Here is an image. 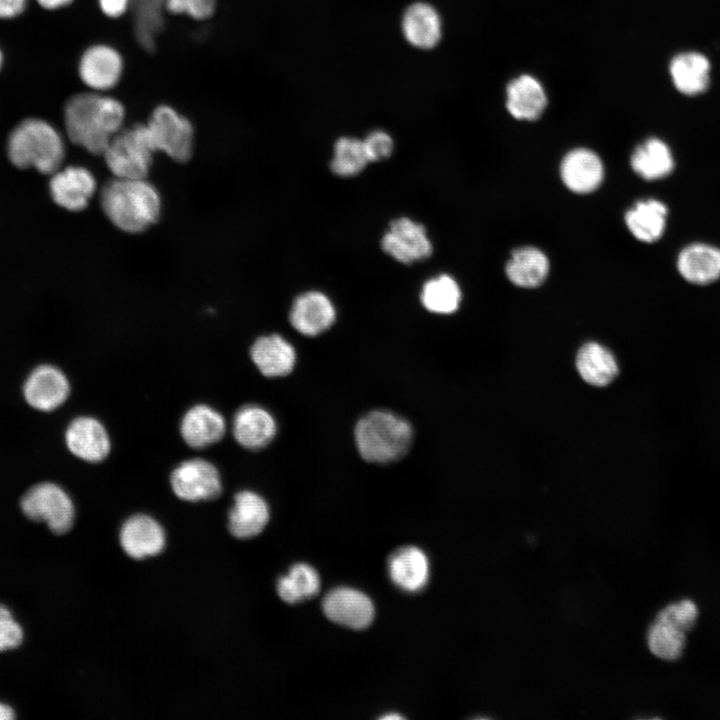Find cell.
<instances>
[{"label":"cell","instance_id":"obj_38","mask_svg":"<svg viewBox=\"0 0 720 720\" xmlns=\"http://www.w3.org/2000/svg\"><path fill=\"white\" fill-rule=\"evenodd\" d=\"M369 162L381 161L388 158L393 151V140L383 130L370 132L363 140Z\"/></svg>","mask_w":720,"mask_h":720},{"label":"cell","instance_id":"obj_28","mask_svg":"<svg viewBox=\"0 0 720 720\" xmlns=\"http://www.w3.org/2000/svg\"><path fill=\"white\" fill-rule=\"evenodd\" d=\"M709 60L698 52H683L670 63V74L676 89L689 96L704 92L709 85Z\"/></svg>","mask_w":720,"mask_h":720},{"label":"cell","instance_id":"obj_4","mask_svg":"<svg viewBox=\"0 0 720 720\" xmlns=\"http://www.w3.org/2000/svg\"><path fill=\"white\" fill-rule=\"evenodd\" d=\"M8 155L19 168L33 167L49 174L59 169L64 158V144L50 124L39 119H27L11 132Z\"/></svg>","mask_w":720,"mask_h":720},{"label":"cell","instance_id":"obj_7","mask_svg":"<svg viewBox=\"0 0 720 720\" xmlns=\"http://www.w3.org/2000/svg\"><path fill=\"white\" fill-rule=\"evenodd\" d=\"M155 152H164L176 161H187L193 148V127L190 121L168 105L154 109L145 124Z\"/></svg>","mask_w":720,"mask_h":720},{"label":"cell","instance_id":"obj_16","mask_svg":"<svg viewBox=\"0 0 720 720\" xmlns=\"http://www.w3.org/2000/svg\"><path fill=\"white\" fill-rule=\"evenodd\" d=\"M165 532L152 517L137 514L128 518L120 531V544L133 559L159 554L165 547Z\"/></svg>","mask_w":720,"mask_h":720},{"label":"cell","instance_id":"obj_29","mask_svg":"<svg viewBox=\"0 0 720 720\" xmlns=\"http://www.w3.org/2000/svg\"><path fill=\"white\" fill-rule=\"evenodd\" d=\"M505 270L514 285L533 288L545 281L549 272V261L541 250L523 247L513 251Z\"/></svg>","mask_w":720,"mask_h":720},{"label":"cell","instance_id":"obj_27","mask_svg":"<svg viewBox=\"0 0 720 720\" xmlns=\"http://www.w3.org/2000/svg\"><path fill=\"white\" fill-rule=\"evenodd\" d=\"M634 172L647 181L669 176L675 166L670 147L659 138H649L638 145L631 156Z\"/></svg>","mask_w":720,"mask_h":720},{"label":"cell","instance_id":"obj_1","mask_svg":"<svg viewBox=\"0 0 720 720\" xmlns=\"http://www.w3.org/2000/svg\"><path fill=\"white\" fill-rule=\"evenodd\" d=\"M69 139L87 151L102 155L122 129L125 109L120 101L96 93L72 96L64 110Z\"/></svg>","mask_w":720,"mask_h":720},{"label":"cell","instance_id":"obj_23","mask_svg":"<svg viewBox=\"0 0 720 720\" xmlns=\"http://www.w3.org/2000/svg\"><path fill=\"white\" fill-rule=\"evenodd\" d=\"M681 277L694 285H708L720 278V248L703 242L685 246L677 256Z\"/></svg>","mask_w":720,"mask_h":720},{"label":"cell","instance_id":"obj_14","mask_svg":"<svg viewBox=\"0 0 720 720\" xmlns=\"http://www.w3.org/2000/svg\"><path fill=\"white\" fill-rule=\"evenodd\" d=\"M123 69L119 52L111 46L99 44L89 47L79 63L81 80L93 90H107L116 85Z\"/></svg>","mask_w":720,"mask_h":720},{"label":"cell","instance_id":"obj_2","mask_svg":"<svg viewBox=\"0 0 720 720\" xmlns=\"http://www.w3.org/2000/svg\"><path fill=\"white\" fill-rule=\"evenodd\" d=\"M100 202L112 224L128 233L149 228L161 210L159 193L146 178L114 177L103 186Z\"/></svg>","mask_w":720,"mask_h":720},{"label":"cell","instance_id":"obj_36","mask_svg":"<svg viewBox=\"0 0 720 720\" xmlns=\"http://www.w3.org/2000/svg\"><path fill=\"white\" fill-rule=\"evenodd\" d=\"M24 639V631L14 618L10 609L0 603V652L19 647Z\"/></svg>","mask_w":720,"mask_h":720},{"label":"cell","instance_id":"obj_6","mask_svg":"<svg viewBox=\"0 0 720 720\" xmlns=\"http://www.w3.org/2000/svg\"><path fill=\"white\" fill-rule=\"evenodd\" d=\"M20 508L28 519L46 523L54 534H64L73 526L74 504L55 483L42 482L29 488L21 497Z\"/></svg>","mask_w":720,"mask_h":720},{"label":"cell","instance_id":"obj_21","mask_svg":"<svg viewBox=\"0 0 720 720\" xmlns=\"http://www.w3.org/2000/svg\"><path fill=\"white\" fill-rule=\"evenodd\" d=\"M269 521V507L262 496L254 491L242 490L235 494L234 504L228 513V529L238 539L260 534Z\"/></svg>","mask_w":720,"mask_h":720},{"label":"cell","instance_id":"obj_32","mask_svg":"<svg viewBox=\"0 0 720 720\" xmlns=\"http://www.w3.org/2000/svg\"><path fill=\"white\" fill-rule=\"evenodd\" d=\"M320 579L316 570L305 563L293 565L288 574L280 577L277 582L279 597L289 604L310 599L318 594Z\"/></svg>","mask_w":720,"mask_h":720},{"label":"cell","instance_id":"obj_25","mask_svg":"<svg viewBox=\"0 0 720 720\" xmlns=\"http://www.w3.org/2000/svg\"><path fill=\"white\" fill-rule=\"evenodd\" d=\"M506 93V107L519 120H537L547 106L546 93L541 83L527 74L513 79L507 85Z\"/></svg>","mask_w":720,"mask_h":720},{"label":"cell","instance_id":"obj_24","mask_svg":"<svg viewBox=\"0 0 720 720\" xmlns=\"http://www.w3.org/2000/svg\"><path fill=\"white\" fill-rule=\"evenodd\" d=\"M388 572L393 583L402 590L419 591L428 579L427 557L415 546L398 548L388 559Z\"/></svg>","mask_w":720,"mask_h":720},{"label":"cell","instance_id":"obj_20","mask_svg":"<svg viewBox=\"0 0 720 720\" xmlns=\"http://www.w3.org/2000/svg\"><path fill=\"white\" fill-rule=\"evenodd\" d=\"M226 432L224 417L214 408L198 404L186 411L180 422V434L191 448L202 449L220 441Z\"/></svg>","mask_w":720,"mask_h":720},{"label":"cell","instance_id":"obj_44","mask_svg":"<svg viewBox=\"0 0 720 720\" xmlns=\"http://www.w3.org/2000/svg\"><path fill=\"white\" fill-rule=\"evenodd\" d=\"M1 63H2V54L0 52V67H1Z\"/></svg>","mask_w":720,"mask_h":720},{"label":"cell","instance_id":"obj_39","mask_svg":"<svg viewBox=\"0 0 720 720\" xmlns=\"http://www.w3.org/2000/svg\"><path fill=\"white\" fill-rule=\"evenodd\" d=\"M130 0H99L102 12L109 17H119L128 8Z\"/></svg>","mask_w":720,"mask_h":720},{"label":"cell","instance_id":"obj_22","mask_svg":"<svg viewBox=\"0 0 720 720\" xmlns=\"http://www.w3.org/2000/svg\"><path fill=\"white\" fill-rule=\"evenodd\" d=\"M560 174L569 190L585 194L600 186L604 177V168L597 154L585 148H578L570 151L563 158Z\"/></svg>","mask_w":720,"mask_h":720},{"label":"cell","instance_id":"obj_5","mask_svg":"<svg viewBox=\"0 0 720 720\" xmlns=\"http://www.w3.org/2000/svg\"><path fill=\"white\" fill-rule=\"evenodd\" d=\"M155 150L145 124L121 129L103 152L107 167L116 178H146Z\"/></svg>","mask_w":720,"mask_h":720},{"label":"cell","instance_id":"obj_9","mask_svg":"<svg viewBox=\"0 0 720 720\" xmlns=\"http://www.w3.org/2000/svg\"><path fill=\"white\" fill-rule=\"evenodd\" d=\"M382 250L396 261L410 265L432 254L433 247L423 224L408 217L392 220L381 239Z\"/></svg>","mask_w":720,"mask_h":720},{"label":"cell","instance_id":"obj_40","mask_svg":"<svg viewBox=\"0 0 720 720\" xmlns=\"http://www.w3.org/2000/svg\"><path fill=\"white\" fill-rule=\"evenodd\" d=\"M26 0H0V18H11L20 14Z\"/></svg>","mask_w":720,"mask_h":720},{"label":"cell","instance_id":"obj_3","mask_svg":"<svg viewBox=\"0 0 720 720\" xmlns=\"http://www.w3.org/2000/svg\"><path fill=\"white\" fill-rule=\"evenodd\" d=\"M410 422L392 411L377 409L355 424L354 440L361 458L368 463L388 464L402 459L413 442Z\"/></svg>","mask_w":720,"mask_h":720},{"label":"cell","instance_id":"obj_33","mask_svg":"<svg viewBox=\"0 0 720 720\" xmlns=\"http://www.w3.org/2000/svg\"><path fill=\"white\" fill-rule=\"evenodd\" d=\"M647 642L650 651L660 659H678L686 646V632L674 624L656 617L651 624Z\"/></svg>","mask_w":720,"mask_h":720},{"label":"cell","instance_id":"obj_11","mask_svg":"<svg viewBox=\"0 0 720 720\" xmlns=\"http://www.w3.org/2000/svg\"><path fill=\"white\" fill-rule=\"evenodd\" d=\"M322 608L331 621L353 629L369 626L374 618V606L362 592L348 587L329 591L322 601Z\"/></svg>","mask_w":720,"mask_h":720},{"label":"cell","instance_id":"obj_15","mask_svg":"<svg viewBox=\"0 0 720 720\" xmlns=\"http://www.w3.org/2000/svg\"><path fill=\"white\" fill-rule=\"evenodd\" d=\"M96 190L93 174L80 166H69L57 171L50 180L53 200L70 211L84 209Z\"/></svg>","mask_w":720,"mask_h":720},{"label":"cell","instance_id":"obj_34","mask_svg":"<svg viewBox=\"0 0 720 720\" xmlns=\"http://www.w3.org/2000/svg\"><path fill=\"white\" fill-rule=\"evenodd\" d=\"M368 163L363 140L346 136L335 142L330 162V169L335 175L340 177L356 176Z\"/></svg>","mask_w":720,"mask_h":720},{"label":"cell","instance_id":"obj_12","mask_svg":"<svg viewBox=\"0 0 720 720\" xmlns=\"http://www.w3.org/2000/svg\"><path fill=\"white\" fill-rule=\"evenodd\" d=\"M27 403L40 411H52L61 406L69 396L70 385L65 374L51 365L35 368L23 387Z\"/></svg>","mask_w":720,"mask_h":720},{"label":"cell","instance_id":"obj_13","mask_svg":"<svg viewBox=\"0 0 720 720\" xmlns=\"http://www.w3.org/2000/svg\"><path fill=\"white\" fill-rule=\"evenodd\" d=\"M70 452L87 462L104 460L111 449L110 437L103 424L94 417L80 416L71 421L65 432Z\"/></svg>","mask_w":720,"mask_h":720},{"label":"cell","instance_id":"obj_30","mask_svg":"<svg viewBox=\"0 0 720 720\" xmlns=\"http://www.w3.org/2000/svg\"><path fill=\"white\" fill-rule=\"evenodd\" d=\"M576 367L582 379L594 386L608 385L619 370L613 354L596 342L586 343L580 348Z\"/></svg>","mask_w":720,"mask_h":720},{"label":"cell","instance_id":"obj_35","mask_svg":"<svg viewBox=\"0 0 720 720\" xmlns=\"http://www.w3.org/2000/svg\"><path fill=\"white\" fill-rule=\"evenodd\" d=\"M656 617L664 619L687 632L696 623L698 607L693 600L685 598L670 603L660 610Z\"/></svg>","mask_w":720,"mask_h":720},{"label":"cell","instance_id":"obj_43","mask_svg":"<svg viewBox=\"0 0 720 720\" xmlns=\"http://www.w3.org/2000/svg\"><path fill=\"white\" fill-rule=\"evenodd\" d=\"M394 718L399 719V718H401V716L397 715V714H395V715L390 714V715L383 717V719H394Z\"/></svg>","mask_w":720,"mask_h":720},{"label":"cell","instance_id":"obj_31","mask_svg":"<svg viewBox=\"0 0 720 720\" xmlns=\"http://www.w3.org/2000/svg\"><path fill=\"white\" fill-rule=\"evenodd\" d=\"M458 283L448 274H441L427 280L420 292V302L429 312L435 314L454 313L461 302Z\"/></svg>","mask_w":720,"mask_h":720},{"label":"cell","instance_id":"obj_26","mask_svg":"<svg viewBox=\"0 0 720 720\" xmlns=\"http://www.w3.org/2000/svg\"><path fill=\"white\" fill-rule=\"evenodd\" d=\"M668 216L667 206L657 199L637 202L625 214V222L631 234L639 241L651 243L664 234Z\"/></svg>","mask_w":720,"mask_h":720},{"label":"cell","instance_id":"obj_41","mask_svg":"<svg viewBox=\"0 0 720 720\" xmlns=\"http://www.w3.org/2000/svg\"><path fill=\"white\" fill-rule=\"evenodd\" d=\"M16 717L11 706L0 702V720H13Z\"/></svg>","mask_w":720,"mask_h":720},{"label":"cell","instance_id":"obj_17","mask_svg":"<svg viewBox=\"0 0 720 720\" xmlns=\"http://www.w3.org/2000/svg\"><path fill=\"white\" fill-rule=\"evenodd\" d=\"M232 432L239 445L249 450H259L272 442L277 433V424L267 409L248 404L234 415Z\"/></svg>","mask_w":720,"mask_h":720},{"label":"cell","instance_id":"obj_10","mask_svg":"<svg viewBox=\"0 0 720 720\" xmlns=\"http://www.w3.org/2000/svg\"><path fill=\"white\" fill-rule=\"evenodd\" d=\"M336 321V309L327 295L311 290L298 295L289 311L291 326L301 335L318 336Z\"/></svg>","mask_w":720,"mask_h":720},{"label":"cell","instance_id":"obj_8","mask_svg":"<svg viewBox=\"0 0 720 720\" xmlns=\"http://www.w3.org/2000/svg\"><path fill=\"white\" fill-rule=\"evenodd\" d=\"M174 494L184 501L213 500L222 492L218 469L201 458L188 459L177 465L170 475Z\"/></svg>","mask_w":720,"mask_h":720},{"label":"cell","instance_id":"obj_19","mask_svg":"<svg viewBox=\"0 0 720 720\" xmlns=\"http://www.w3.org/2000/svg\"><path fill=\"white\" fill-rule=\"evenodd\" d=\"M401 29L404 38L413 47L432 49L437 46L442 36L441 17L434 6L417 1L405 9Z\"/></svg>","mask_w":720,"mask_h":720},{"label":"cell","instance_id":"obj_37","mask_svg":"<svg viewBox=\"0 0 720 720\" xmlns=\"http://www.w3.org/2000/svg\"><path fill=\"white\" fill-rule=\"evenodd\" d=\"M166 8L175 14H186L196 20L212 16L216 0H165Z\"/></svg>","mask_w":720,"mask_h":720},{"label":"cell","instance_id":"obj_42","mask_svg":"<svg viewBox=\"0 0 720 720\" xmlns=\"http://www.w3.org/2000/svg\"><path fill=\"white\" fill-rule=\"evenodd\" d=\"M46 9H56L68 4L71 0H37Z\"/></svg>","mask_w":720,"mask_h":720},{"label":"cell","instance_id":"obj_18","mask_svg":"<svg viewBox=\"0 0 720 720\" xmlns=\"http://www.w3.org/2000/svg\"><path fill=\"white\" fill-rule=\"evenodd\" d=\"M250 357L259 372L268 378L289 375L295 367L294 346L279 334L258 337L250 348Z\"/></svg>","mask_w":720,"mask_h":720}]
</instances>
